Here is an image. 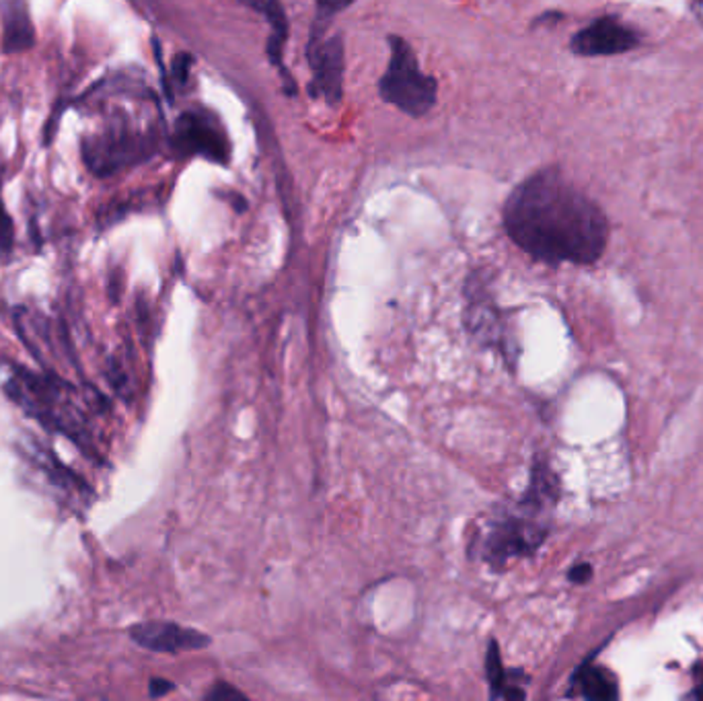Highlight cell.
Here are the masks:
<instances>
[{
	"instance_id": "3",
	"label": "cell",
	"mask_w": 703,
	"mask_h": 701,
	"mask_svg": "<svg viewBox=\"0 0 703 701\" xmlns=\"http://www.w3.org/2000/svg\"><path fill=\"white\" fill-rule=\"evenodd\" d=\"M149 138L130 132L126 128H113L83 141V159L95 175H111L132 162L142 161L151 152Z\"/></svg>"
},
{
	"instance_id": "8",
	"label": "cell",
	"mask_w": 703,
	"mask_h": 701,
	"mask_svg": "<svg viewBox=\"0 0 703 701\" xmlns=\"http://www.w3.org/2000/svg\"><path fill=\"white\" fill-rule=\"evenodd\" d=\"M637 42L635 31L613 17H603L572 37V50L580 56H613L629 52Z\"/></svg>"
},
{
	"instance_id": "4",
	"label": "cell",
	"mask_w": 703,
	"mask_h": 701,
	"mask_svg": "<svg viewBox=\"0 0 703 701\" xmlns=\"http://www.w3.org/2000/svg\"><path fill=\"white\" fill-rule=\"evenodd\" d=\"M547 527L530 517H504L494 520L484 545L481 556L492 566H504L510 558L529 556L545 541Z\"/></svg>"
},
{
	"instance_id": "10",
	"label": "cell",
	"mask_w": 703,
	"mask_h": 701,
	"mask_svg": "<svg viewBox=\"0 0 703 701\" xmlns=\"http://www.w3.org/2000/svg\"><path fill=\"white\" fill-rule=\"evenodd\" d=\"M576 687L580 689L584 697L588 699H617L619 689L617 683L613 679L609 671H604L603 666H584L580 668L576 675Z\"/></svg>"
},
{
	"instance_id": "5",
	"label": "cell",
	"mask_w": 703,
	"mask_h": 701,
	"mask_svg": "<svg viewBox=\"0 0 703 701\" xmlns=\"http://www.w3.org/2000/svg\"><path fill=\"white\" fill-rule=\"evenodd\" d=\"M175 149L184 154H204L212 161L228 159V142L215 120L202 111L184 113L175 128Z\"/></svg>"
},
{
	"instance_id": "14",
	"label": "cell",
	"mask_w": 703,
	"mask_h": 701,
	"mask_svg": "<svg viewBox=\"0 0 703 701\" xmlns=\"http://www.w3.org/2000/svg\"><path fill=\"white\" fill-rule=\"evenodd\" d=\"M11 243H13V223L3 208V202H0V247L9 249Z\"/></svg>"
},
{
	"instance_id": "11",
	"label": "cell",
	"mask_w": 703,
	"mask_h": 701,
	"mask_svg": "<svg viewBox=\"0 0 703 701\" xmlns=\"http://www.w3.org/2000/svg\"><path fill=\"white\" fill-rule=\"evenodd\" d=\"M486 668H488V681H489V685H492V696L494 697H506V699H522L525 697V691L512 687V685H509V681H506L500 650H498L496 642L489 643Z\"/></svg>"
},
{
	"instance_id": "17",
	"label": "cell",
	"mask_w": 703,
	"mask_h": 701,
	"mask_svg": "<svg viewBox=\"0 0 703 701\" xmlns=\"http://www.w3.org/2000/svg\"><path fill=\"white\" fill-rule=\"evenodd\" d=\"M175 685L171 681H165V679H152L151 681V696L152 697H161V696H167L169 691H173Z\"/></svg>"
},
{
	"instance_id": "16",
	"label": "cell",
	"mask_w": 703,
	"mask_h": 701,
	"mask_svg": "<svg viewBox=\"0 0 703 701\" xmlns=\"http://www.w3.org/2000/svg\"><path fill=\"white\" fill-rule=\"evenodd\" d=\"M591 576H593V568L588 566V564H578V566L572 568V570H570V574H568L570 581H572V582H576V584L586 582Z\"/></svg>"
},
{
	"instance_id": "13",
	"label": "cell",
	"mask_w": 703,
	"mask_h": 701,
	"mask_svg": "<svg viewBox=\"0 0 703 701\" xmlns=\"http://www.w3.org/2000/svg\"><path fill=\"white\" fill-rule=\"evenodd\" d=\"M206 699L208 701H245L247 697H245L241 691H236L235 687H231V685L216 683L215 689H212L206 696Z\"/></svg>"
},
{
	"instance_id": "9",
	"label": "cell",
	"mask_w": 703,
	"mask_h": 701,
	"mask_svg": "<svg viewBox=\"0 0 703 701\" xmlns=\"http://www.w3.org/2000/svg\"><path fill=\"white\" fill-rule=\"evenodd\" d=\"M3 19V50L19 54L36 44V29L26 0H0Z\"/></svg>"
},
{
	"instance_id": "7",
	"label": "cell",
	"mask_w": 703,
	"mask_h": 701,
	"mask_svg": "<svg viewBox=\"0 0 703 701\" xmlns=\"http://www.w3.org/2000/svg\"><path fill=\"white\" fill-rule=\"evenodd\" d=\"M130 638L141 648L151 652H165V654H177V652L184 650H200L210 643L206 633L169 622L138 623L130 627Z\"/></svg>"
},
{
	"instance_id": "15",
	"label": "cell",
	"mask_w": 703,
	"mask_h": 701,
	"mask_svg": "<svg viewBox=\"0 0 703 701\" xmlns=\"http://www.w3.org/2000/svg\"><path fill=\"white\" fill-rule=\"evenodd\" d=\"M190 67H192V58L187 54H179L173 60V77L179 85L187 83V77H190Z\"/></svg>"
},
{
	"instance_id": "12",
	"label": "cell",
	"mask_w": 703,
	"mask_h": 701,
	"mask_svg": "<svg viewBox=\"0 0 703 701\" xmlns=\"http://www.w3.org/2000/svg\"><path fill=\"white\" fill-rule=\"evenodd\" d=\"M354 0H317V26H319V34H321L323 23L330 21L333 15H338L340 11L350 6Z\"/></svg>"
},
{
	"instance_id": "1",
	"label": "cell",
	"mask_w": 703,
	"mask_h": 701,
	"mask_svg": "<svg viewBox=\"0 0 703 701\" xmlns=\"http://www.w3.org/2000/svg\"><path fill=\"white\" fill-rule=\"evenodd\" d=\"M504 226L517 246L547 264H594L609 239L603 210L560 171H539L510 194Z\"/></svg>"
},
{
	"instance_id": "6",
	"label": "cell",
	"mask_w": 703,
	"mask_h": 701,
	"mask_svg": "<svg viewBox=\"0 0 703 701\" xmlns=\"http://www.w3.org/2000/svg\"><path fill=\"white\" fill-rule=\"evenodd\" d=\"M309 60L313 67V80H310V95L323 97L335 105L341 99L343 83V46L340 37H331L327 42L309 46Z\"/></svg>"
},
{
	"instance_id": "2",
	"label": "cell",
	"mask_w": 703,
	"mask_h": 701,
	"mask_svg": "<svg viewBox=\"0 0 703 701\" xmlns=\"http://www.w3.org/2000/svg\"><path fill=\"white\" fill-rule=\"evenodd\" d=\"M391 60L381 78V97L407 116L420 118L436 103V80L424 75L412 46L405 39L391 36Z\"/></svg>"
}]
</instances>
